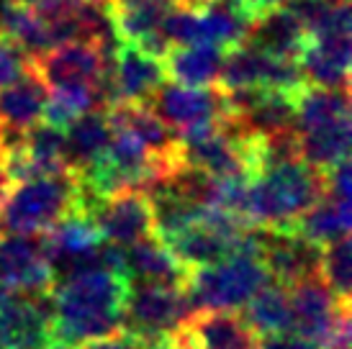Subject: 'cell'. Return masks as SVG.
<instances>
[{"label":"cell","instance_id":"cell-1","mask_svg":"<svg viewBox=\"0 0 352 349\" xmlns=\"http://www.w3.org/2000/svg\"><path fill=\"white\" fill-rule=\"evenodd\" d=\"M126 291V278L108 267H93L57 280L50 293L57 341L75 347L124 329Z\"/></svg>","mask_w":352,"mask_h":349},{"label":"cell","instance_id":"cell-2","mask_svg":"<svg viewBox=\"0 0 352 349\" xmlns=\"http://www.w3.org/2000/svg\"><path fill=\"white\" fill-rule=\"evenodd\" d=\"M327 193V172L301 157L265 167L245 188L239 216L252 229H288Z\"/></svg>","mask_w":352,"mask_h":349},{"label":"cell","instance_id":"cell-3","mask_svg":"<svg viewBox=\"0 0 352 349\" xmlns=\"http://www.w3.org/2000/svg\"><path fill=\"white\" fill-rule=\"evenodd\" d=\"M296 103V146L298 157L316 170H332L350 157V87L303 85Z\"/></svg>","mask_w":352,"mask_h":349},{"label":"cell","instance_id":"cell-4","mask_svg":"<svg viewBox=\"0 0 352 349\" xmlns=\"http://www.w3.org/2000/svg\"><path fill=\"white\" fill-rule=\"evenodd\" d=\"M93 203L72 170L31 177L10 188L0 208V234H41L72 211H90Z\"/></svg>","mask_w":352,"mask_h":349},{"label":"cell","instance_id":"cell-5","mask_svg":"<svg viewBox=\"0 0 352 349\" xmlns=\"http://www.w3.org/2000/svg\"><path fill=\"white\" fill-rule=\"evenodd\" d=\"M267 280L270 275L260 257L257 229H250L234 252L214 264L190 270L186 293L193 308L239 311Z\"/></svg>","mask_w":352,"mask_h":349},{"label":"cell","instance_id":"cell-6","mask_svg":"<svg viewBox=\"0 0 352 349\" xmlns=\"http://www.w3.org/2000/svg\"><path fill=\"white\" fill-rule=\"evenodd\" d=\"M285 291L294 334L316 341L322 349H350V301L337 298L319 272L285 285Z\"/></svg>","mask_w":352,"mask_h":349},{"label":"cell","instance_id":"cell-7","mask_svg":"<svg viewBox=\"0 0 352 349\" xmlns=\"http://www.w3.org/2000/svg\"><path fill=\"white\" fill-rule=\"evenodd\" d=\"M352 16L347 0H334L329 16L309 34L298 57L306 85L350 87Z\"/></svg>","mask_w":352,"mask_h":349},{"label":"cell","instance_id":"cell-8","mask_svg":"<svg viewBox=\"0 0 352 349\" xmlns=\"http://www.w3.org/2000/svg\"><path fill=\"white\" fill-rule=\"evenodd\" d=\"M113 52L93 41H65L29 59V67L44 80L50 90L88 87L103 95V82L111 69ZM106 106V100H103Z\"/></svg>","mask_w":352,"mask_h":349},{"label":"cell","instance_id":"cell-9","mask_svg":"<svg viewBox=\"0 0 352 349\" xmlns=\"http://www.w3.org/2000/svg\"><path fill=\"white\" fill-rule=\"evenodd\" d=\"M193 311L186 288L160 282H129L124 301V329L144 344L165 339Z\"/></svg>","mask_w":352,"mask_h":349},{"label":"cell","instance_id":"cell-10","mask_svg":"<svg viewBox=\"0 0 352 349\" xmlns=\"http://www.w3.org/2000/svg\"><path fill=\"white\" fill-rule=\"evenodd\" d=\"M216 85L224 93L267 87V90H283V93L296 95L306 85V80H303L296 59L273 57V54L260 52L257 47L242 41L224 52V62H221Z\"/></svg>","mask_w":352,"mask_h":349},{"label":"cell","instance_id":"cell-11","mask_svg":"<svg viewBox=\"0 0 352 349\" xmlns=\"http://www.w3.org/2000/svg\"><path fill=\"white\" fill-rule=\"evenodd\" d=\"M170 349H260L257 331L242 311L193 308L167 334Z\"/></svg>","mask_w":352,"mask_h":349},{"label":"cell","instance_id":"cell-12","mask_svg":"<svg viewBox=\"0 0 352 349\" xmlns=\"http://www.w3.org/2000/svg\"><path fill=\"white\" fill-rule=\"evenodd\" d=\"M147 103L175 134L208 126L229 116V100L219 85L188 87L167 80Z\"/></svg>","mask_w":352,"mask_h":349},{"label":"cell","instance_id":"cell-13","mask_svg":"<svg viewBox=\"0 0 352 349\" xmlns=\"http://www.w3.org/2000/svg\"><path fill=\"white\" fill-rule=\"evenodd\" d=\"M54 341L50 295L0 288V349H50Z\"/></svg>","mask_w":352,"mask_h":349},{"label":"cell","instance_id":"cell-14","mask_svg":"<svg viewBox=\"0 0 352 349\" xmlns=\"http://www.w3.org/2000/svg\"><path fill=\"white\" fill-rule=\"evenodd\" d=\"M167 82L162 59L144 52L137 44L121 41L113 52L111 69L103 82L106 106L113 103H147L157 90Z\"/></svg>","mask_w":352,"mask_h":349},{"label":"cell","instance_id":"cell-15","mask_svg":"<svg viewBox=\"0 0 352 349\" xmlns=\"http://www.w3.org/2000/svg\"><path fill=\"white\" fill-rule=\"evenodd\" d=\"M54 270L39 234H0V288L23 295H50Z\"/></svg>","mask_w":352,"mask_h":349},{"label":"cell","instance_id":"cell-16","mask_svg":"<svg viewBox=\"0 0 352 349\" xmlns=\"http://www.w3.org/2000/svg\"><path fill=\"white\" fill-rule=\"evenodd\" d=\"M90 216L106 244L129 247L144 236H152V205L147 190H121L96 201Z\"/></svg>","mask_w":352,"mask_h":349},{"label":"cell","instance_id":"cell-17","mask_svg":"<svg viewBox=\"0 0 352 349\" xmlns=\"http://www.w3.org/2000/svg\"><path fill=\"white\" fill-rule=\"evenodd\" d=\"M257 244H260V257L267 267L270 280L280 282V285H291L311 272H319L322 247L296 236L294 232L257 229Z\"/></svg>","mask_w":352,"mask_h":349},{"label":"cell","instance_id":"cell-18","mask_svg":"<svg viewBox=\"0 0 352 349\" xmlns=\"http://www.w3.org/2000/svg\"><path fill=\"white\" fill-rule=\"evenodd\" d=\"M173 0H111V19L118 41L137 44L155 57H165L167 41L162 39V21Z\"/></svg>","mask_w":352,"mask_h":349},{"label":"cell","instance_id":"cell-19","mask_svg":"<svg viewBox=\"0 0 352 349\" xmlns=\"http://www.w3.org/2000/svg\"><path fill=\"white\" fill-rule=\"evenodd\" d=\"M121 275L129 282H160V285L186 288L190 270L183 267L152 234L129 247H121Z\"/></svg>","mask_w":352,"mask_h":349},{"label":"cell","instance_id":"cell-20","mask_svg":"<svg viewBox=\"0 0 352 349\" xmlns=\"http://www.w3.org/2000/svg\"><path fill=\"white\" fill-rule=\"evenodd\" d=\"M47 95L50 87L26 65V69L13 82L0 87V126L26 131L29 126L39 124Z\"/></svg>","mask_w":352,"mask_h":349},{"label":"cell","instance_id":"cell-21","mask_svg":"<svg viewBox=\"0 0 352 349\" xmlns=\"http://www.w3.org/2000/svg\"><path fill=\"white\" fill-rule=\"evenodd\" d=\"M306 39H309V34L298 23V19L285 5H280V8H273L263 16H257L247 31L245 41L257 47L260 52L273 54V57L298 62L303 47H306Z\"/></svg>","mask_w":352,"mask_h":349},{"label":"cell","instance_id":"cell-22","mask_svg":"<svg viewBox=\"0 0 352 349\" xmlns=\"http://www.w3.org/2000/svg\"><path fill=\"white\" fill-rule=\"evenodd\" d=\"M350 226H352L350 198L327 190L285 232H294L296 236H301L306 242L324 247V244H332L337 239H342V236H350Z\"/></svg>","mask_w":352,"mask_h":349},{"label":"cell","instance_id":"cell-23","mask_svg":"<svg viewBox=\"0 0 352 349\" xmlns=\"http://www.w3.org/2000/svg\"><path fill=\"white\" fill-rule=\"evenodd\" d=\"M111 121L106 108H93L65 126V162L72 172H82L106 152L111 142Z\"/></svg>","mask_w":352,"mask_h":349},{"label":"cell","instance_id":"cell-24","mask_svg":"<svg viewBox=\"0 0 352 349\" xmlns=\"http://www.w3.org/2000/svg\"><path fill=\"white\" fill-rule=\"evenodd\" d=\"M224 62V49L216 44H186V47H170L162 57L165 75L170 82L188 87L216 85L219 72Z\"/></svg>","mask_w":352,"mask_h":349},{"label":"cell","instance_id":"cell-25","mask_svg":"<svg viewBox=\"0 0 352 349\" xmlns=\"http://www.w3.org/2000/svg\"><path fill=\"white\" fill-rule=\"evenodd\" d=\"M0 36L16 44L29 59L54 47L50 19L23 3H0Z\"/></svg>","mask_w":352,"mask_h":349},{"label":"cell","instance_id":"cell-26","mask_svg":"<svg viewBox=\"0 0 352 349\" xmlns=\"http://www.w3.org/2000/svg\"><path fill=\"white\" fill-rule=\"evenodd\" d=\"M242 308H245L242 316L257 331V337H273V334L294 331L288 291H285V285H280V282L267 280Z\"/></svg>","mask_w":352,"mask_h":349},{"label":"cell","instance_id":"cell-27","mask_svg":"<svg viewBox=\"0 0 352 349\" xmlns=\"http://www.w3.org/2000/svg\"><path fill=\"white\" fill-rule=\"evenodd\" d=\"M319 275L342 301H350L352 288V242L342 236L332 244H324L319 252Z\"/></svg>","mask_w":352,"mask_h":349},{"label":"cell","instance_id":"cell-28","mask_svg":"<svg viewBox=\"0 0 352 349\" xmlns=\"http://www.w3.org/2000/svg\"><path fill=\"white\" fill-rule=\"evenodd\" d=\"M26 65H29V57L6 36H0V87L13 82L26 69Z\"/></svg>","mask_w":352,"mask_h":349},{"label":"cell","instance_id":"cell-29","mask_svg":"<svg viewBox=\"0 0 352 349\" xmlns=\"http://www.w3.org/2000/svg\"><path fill=\"white\" fill-rule=\"evenodd\" d=\"M75 349H149V347L139 337H134L131 331L116 329L111 331V334H106V337L80 341V344H75Z\"/></svg>","mask_w":352,"mask_h":349},{"label":"cell","instance_id":"cell-30","mask_svg":"<svg viewBox=\"0 0 352 349\" xmlns=\"http://www.w3.org/2000/svg\"><path fill=\"white\" fill-rule=\"evenodd\" d=\"M260 349H322V347L316 341L301 337V334L285 331V334H273V337H260Z\"/></svg>","mask_w":352,"mask_h":349},{"label":"cell","instance_id":"cell-31","mask_svg":"<svg viewBox=\"0 0 352 349\" xmlns=\"http://www.w3.org/2000/svg\"><path fill=\"white\" fill-rule=\"evenodd\" d=\"M10 188H13V183L8 180V174H6V170L0 167V208H3V203H6V198H8Z\"/></svg>","mask_w":352,"mask_h":349},{"label":"cell","instance_id":"cell-32","mask_svg":"<svg viewBox=\"0 0 352 349\" xmlns=\"http://www.w3.org/2000/svg\"><path fill=\"white\" fill-rule=\"evenodd\" d=\"M50 349H72V347H69V344H65V341H54Z\"/></svg>","mask_w":352,"mask_h":349},{"label":"cell","instance_id":"cell-33","mask_svg":"<svg viewBox=\"0 0 352 349\" xmlns=\"http://www.w3.org/2000/svg\"><path fill=\"white\" fill-rule=\"evenodd\" d=\"M334 349H340V347H334Z\"/></svg>","mask_w":352,"mask_h":349}]
</instances>
